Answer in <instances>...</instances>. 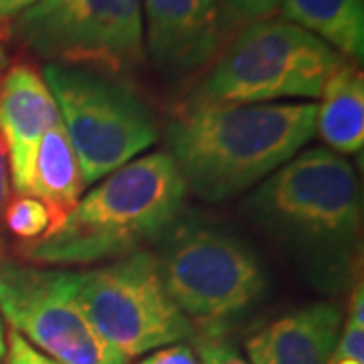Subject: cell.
Here are the masks:
<instances>
[{
  "label": "cell",
  "instance_id": "1",
  "mask_svg": "<svg viewBox=\"0 0 364 364\" xmlns=\"http://www.w3.org/2000/svg\"><path fill=\"white\" fill-rule=\"evenodd\" d=\"M243 210L312 286L342 291L354 284L363 196L346 158L326 148L296 154L249 195Z\"/></svg>",
  "mask_w": 364,
  "mask_h": 364
},
{
  "label": "cell",
  "instance_id": "2",
  "mask_svg": "<svg viewBox=\"0 0 364 364\" xmlns=\"http://www.w3.org/2000/svg\"><path fill=\"white\" fill-rule=\"evenodd\" d=\"M316 102L184 107L166 128L186 191L221 203L282 168L316 132Z\"/></svg>",
  "mask_w": 364,
  "mask_h": 364
},
{
  "label": "cell",
  "instance_id": "3",
  "mask_svg": "<svg viewBox=\"0 0 364 364\" xmlns=\"http://www.w3.org/2000/svg\"><path fill=\"white\" fill-rule=\"evenodd\" d=\"M186 193L168 152L134 158L79 198L63 221L23 243L18 255L39 265H90L144 251L176 225Z\"/></svg>",
  "mask_w": 364,
  "mask_h": 364
},
{
  "label": "cell",
  "instance_id": "4",
  "mask_svg": "<svg viewBox=\"0 0 364 364\" xmlns=\"http://www.w3.org/2000/svg\"><path fill=\"white\" fill-rule=\"evenodd\" d=\"M344 61L338 51L298 25L255 21L225 45L184 107L320 97L328 77Z\"/></svg>",
  "mask_w": 364,
  "mask_h": 364
},
{
  "label": "cell",
  "instance_id": "5",
  "mask_svg": "<svg viewBox=\"0 0 364 364\" xmlns=\"http://www.w3.org/2000/svg\"><path fill=\"white\" fill-rule=\"evenodd\" d=\"M156 261L170 298L191 322H229L259 304L269 289V275L255 249L217 225H174Z\"/></svg>",
  "mask_w": 364,
  "mask_h": 364
},
{
  "label": "cell",
  "instance_id": "6",
  "mask_svg": "<svg viewBox=\"0 0 364 364\" xmlns=\"http://www.w3.org/2000/svg\"><path fill=\"white\" fill-rule=\"evenodd\" d=\"M9 33L47 65L122 77L146 61L142 0H39Z\"/></svg>",
  "mask_w": 364,
  "mask_h": 364
},
{
  "label": "cell",
  "instance_id": "7",
  "mask_svg": "<svg viewBox=\"0 0 364 364\" xmlns=\"http://www.w3.org/2000/svg\"><path fill=\"white\" fill-rule=\"evenodd\" d=\"M43 79L57 102L83 184L100 182L158 142L152 109L117 77L45 65Z\"/></svg>",
  "mask_w": 364,
  "mask_h": 364
},
{
  "label": "cell",
  "instance_id": "8",
  "mask_svg": "<svg viewBox=\"0 0 364 364\" xmlns=\"http://www.w3.org/2000/svg\"><path fill=\"white\" fill-rule=\"evenodd\" d=\"M71 286L91 326L124 358L193 336V322L170 298L152 251L71 272Z\"/></svg>",
  "mask_w": 364,
  "mask_h": 364
},
{
  "label": "cell",
  "instance_id": "9",
  "mask_svg": "<svg viewBox=\"0 0 364 364\" xmlns=\"http://www.w3.org/2000/svg\"><path fill=\"white\" fill-rule=\"evenodd\" d=\"M0 312L11 330L61 364H126L91 326L71 272L39 269L0 253Z\"/></svg>",
  "mask_w": 364,
  "mask_h": 364
},
{
  "label": "cell",
  "instance_id": "10",
  "mask_svg": "<svg viewBox=\"0 0 364 364\" xmlns=\"http://www.w3.org/2000/svg\"><path fill=\"white\" fill-rule=\"evenodd\" d=\"M144 49L168 81L207 69L225 49L229 14L223 0H142Z\"/></svg>",
  "mask_w": 364,
  "mask_h": 364
},
{
  "label": "cell",
  "instance_id": "11",
  "mask_svg": "<svg viewBox=\"0 0 364 364\" xmlns=\"http://www.w3.org/2000/svg\"><path fill=\"white\" fill-rule=\"evenodd\" d=\"M59 122L57 102L39 71L25 63L9 67L0 79V136L18 195L28 196L41 140Z\"/></svg>",
  "mask_w": 364,
  "mask_h": 364
},
{
  "label": "cell",
  "instance_id": "12",
  "mask_svg": "<svg viewBox=\"0 0 364 364\" xmlns=\"http://www.w3.org/2000/svg\"><path fill=\"white\" fill-rule=\"evenodd\" d=\"M344 314L336 304L316 301L287 312L245 342L249 364H330Z\"/></svg>",
  "mask_w": 364,
  "mask_h": 364
},
{
  "label": "cell",
  "instance_id": "13",
  "mask_svg": "<svg viewBox=\"0 0 364 364\" xmlns=\"http://www.w3.org/2000/svg\"><path fill=\"white\" fill-rule=\"evenodd\" d=\"M318 104L316 130L332 152L356 154L364 144V77L363 69L344 61L328 77Z\"/></svg>",
  "mask_w": 364,
  "mask_h": 364
},
{
  "label": "cell",
  "instance_id": "14",
  "mask_svg": "<svg viewBox=\"0 0 364 364\" xmlns=\"http://www.w3.org/2000/svg\"><path fill=\"white\" fill-rule=\"evenodd\" d=\"M83 186L77 156L67 138L63 122H59L41 140L28 196L45 205L51 229L75 208Z\"/></svg>",
  "mask_w": 364,
  "mask_h": 364
},
{
  "label": "cell",
  "instance_id": "15",
  "mask_svg": "<svg viewBox=\"0 0 364 364\" xmlns=\"http://www.w3.org/2000/svg\"><path fill=\"white\" fill-rule=\"evenodd\" d=\"M284 21L322 39L352 63L364 57V0H282Z\"/></svg>",
  "mask_w": 364,
  "mask_h": 364
},
{
  "label": "cell",
  "instance_id": "16",
  "mask_svg": "<svg viewBox=\"0 0 364 364\" xmlns=\"http://www.w3.org/2000/svg\"><path fill=\"white\" fill-rule=\"evenodd\" d=\"M2 217H4L9 231L14 237H18L23 243L37 241L39 237L47 233V229L51 225L45 205L39 203L37 198L25 195L11 198V203L6 205Z\"/></svg>",
  "mask_w": 364,
  "mask_h": 364
},
{
  "label": "cell",
  "instance_id": "17",
  "mask_svg": "<svg viewBox=\"0 0 364 364\" xmlns=\"http://www.w3.org/2000/svg\"><path fill=\"white\" fill-rule=\"evenodd\" d=\"M196 352L198 364H249L247 358H243V354L231 342L223 340L213 332L196 338Z\"/></svg>",
  "mask_w": 364,
  "mask_h": 364
},
{
  "label": "cell",
  "instance_id": "18",
  "mask_svg": "<svg viewBox=\"0 0 364 364\" xmlns=\"http://www.w3.org/2000/svg\"><path fill=\"white\" fill-rule=\"evenodd\" d=\"M6 360L11 364H61L37 350L35 346H31L14 330L9 332V338H6Z\"/></svg>",
  "mask_w": 364,
  "mask_h": 364
},
{
  "label": "cell",
  "instance_id": "19",
  "mask_svg": "<svg viewBox=\"0 0 364 364\" xmlns=\"http://www.w3.org/2000/svg\"><path fill=\"white\" fill-rule=\"evenodd\" d=\"M223 2L235 16L251 18V21L269 18L282 6V0H223Z\"/></svg>",
  "mask_w": 364,
  "mask_h": 364
},
{
  "label": "cell",
  "instance_id": "20",
  "mask_svg": "<svg viewBox=\"0 0 364 364\" xmlns=\"http://www.w3.org/2000/svg\"><path fill=\"white\" fill-rule=\"evenodd\" d=\"M140 364H198V356L188 344L178 342V344H170L150 354Z\"/></svg>",
  "mask_w": 364,
  "mask_h": 364
},
{
  "label": "cell",
  "instance_id": "21",
  "mask_svg": "<svg viewBox=\"0 0 364 364\" xmlns=\"http://www.w3.org/2000/svg\"><path fill=\"white\" fill-rule=\"evenodd\" d=\"M11 203V170H9V152L0 136V217L6 205Z\"/></svg>",
  "mask_w": 364,
  "mask_h": 364
},
{
  "label": "cell",
  "instance_id": "22",
  "mask_svg": "<svg viewBox=\"0 0 364 364\" xmlns=\"http://www.w3.org/2000/svg\"><path fill=\"white\" fill-rule=\"evenodd\" d=\"M39 0H0V25L6 21H13L16 14H21Z\"/></svg>",
  "mask_w": 364,
  "mask_h": 364
},
{
  "label": "cell",
  "instance_id": "23",
  "mask_svg": "<svg viewBox=\"0 0 364 364\" xmlns=\"http://www.w3.org/2000/svg\"><path fill=\"white\" fill-rule=\"evenodd\" d=\"M6 69H9V53L4 49V43L0 39V79L2 75L6 73Z\"/></svg>",
  "mask_w": 364,
  "mask_h": 364
},
{
  "label": "cell",
  "instance_id": "24",
  "mask_svg": "<svg viewBox=\"0 0 364 364\" xmlns=\"http://www.w3.org/2000/svg\"><path fill=\"white\" fill-rule=\"evenodd\" d=\"M4 358H6V338H4V328L0 320V363H4Z\"/></svg>",
  "mask_w": 364,
  "mask_h": 364
},
{
  "label": "cell",
  "instance_id": "25",
  "mask_svg": "<svg viewBox=\"0 0 364 364\" xmlns=\"http://www.w3.org/2000/svg\"><path fill=\"white\" fill-rule=\"evenodd\" d=\"M2 364H11V363H9V360H6V358H4V363H2Z\"/></svg>",
  "mask_w": 364,
  "mask_h": 364
}]
</instances>
